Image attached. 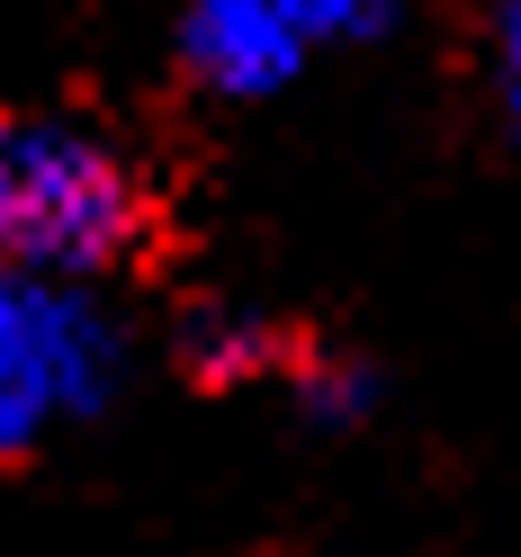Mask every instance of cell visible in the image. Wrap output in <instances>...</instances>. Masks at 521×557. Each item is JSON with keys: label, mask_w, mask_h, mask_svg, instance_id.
<instances>
[{"label": "cell", "mask_w": 521, "mask_h": 557, "mask_svg": "<svg viewBox=\"0 0 521 557\" xmlns=\"http://www.w3.org/2000/svg\"><path fill=\"white\" fill-rule=\"evenodd\" d=\"M117 377V333L82 288L0 270V459H27L63 413H90Z\"/></svg>", "instance_id": "cell-2"}, {"label": "cell", "mask_w": 521, "mask_h": 557, "mask_svg": "<svg viewBox=\"0 0 521 557\" xmlns=\"http://www.w3.org/2000/svg\"><path fill=\"white\" fill-rule=\"evenodd\" d=\"M145 181L117 145L63 117H0V270L82 288L145 243Z\"/></svg>", "instance_id": "cell-1"}, {"label": "cell", "mask_w": 521, "mask_h": 557, "mask_svg": "<svg viewBox=\"0 0 521 557\" xmlns=\"http://www.w3.org/2000/svg\"><path fill=\"white\" fill-rule=\"evenodd\" d=\"M297 396H306V413H315V423H360V413H369V369L315 360V369L297 377Z\"/></svg>", "instance_id": "cell-5"}, {"label": "cell", "mask_w": 521, "mask_h": 557, "mask_svg": "<svg viewBox=\"0 0 521 557\" xmlns=\"http://www.w3.org/2000/svg\"><path fill=\"white\" fill-rule=\"evenodd\" d=\"M306 46H315V37H306L280 0H189V18H181L189 73H198L207 90H225V99L288 90L297 63H306Z\"/></svg>", "instance_id": "cell-3"}, {"label": "cell", "mask_w": 521, "mask_h": 557, "mask_svg": "<svg viewBox=\"0 0 521 557\" xmlns=\"http://www.w3.org/2000/svg\"><path fill=\"white\" fill-rule=\"evenodd\" d=\"M280 10L324 46V37H369V27L387 18V0H280Z\"/></svg>", "instance_id": "cell-6"}, {"label": "cell", "mask_w": 521, "mask_h": 557, "mask_svg": "<svg viewBox=\"0 0 521 557\" xmlns=\"http://www.w3.org/2000/svg\"><path fill=\"white\" fill-rule=\"evenodd\" d=\"M270 351H280V342H270L261 324H243V315H198V324H189V369L207 377V387L270 369Z\"/></svg>", "instance_id": "cell-4"}, {"label": "cell", "mask_w": 521, "mask_h": 557, "mask_svg": "<svg viewBox=\"0 0 521 557\" xmlns=\"http://www.w3.org/2000/svg\"><path fill=\"white\" fill-rule=\"evenodd\" d=\"M495 90H504V117L521 135V0H504V18H495Z\"/></svg>", "instance_id": "cell-7"}]
</instances>
